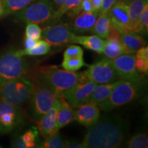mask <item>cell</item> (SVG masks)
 <instances>
[{
    "instance_id": "obj_1",
    "label": "cell",
    "mask_w": 148,
    "mask_h": 148,
    "mask_svg": "<svg viewBox=\"0 0 148 148\" xmlns=\"http://www.w3.org/2000/svg\"><path fill=\"white\" fill-rule=\"evenodd\" d=\"M126 125L119 118L103 117L89 127L82 144L85 148H116L127 137Z\"/></svg>"
},
{
    "instance_id": "obj_2",
    "label": "cell",
    "mask_w": 148,
    "mask_h": 148,
    "mask_svg": "<svg viewBox=\"0 0 148 148\" xmlns=\"http://www.w3.org/2000/svg\"><path fill=\"white\" fill-rule=\"evenodd\" d=\"M143 86V79L140 81L120 79L109 97L98 104V106L101 110L110 111L132 102L142 95Z\"/></svg>"
},
{
    "instance_id": "obj_3",
    "label": "cell",
    "mask_w": 148,
    "mask_h": 148,
    "mask_svg": "<svg viewBox=\"0 0 148 148\" xmlns=\"http://www.w3.org/2000/svg\"><path fill=\"white\" fill-rule=\"evenodd\" d=\"M85 77V72L66 71L58 66H42L40 69V81L49 86L58 95L69 89Z\"/></svg>"
},
{
    "instance_id": "obj_4",
    "label": "cell",
    "mask_w": 148,
    "mask_h": 148,
    "mask_svg": "<svg viewBox=\"0 0 148 148\" xmlns=\"http://www.w3.org/2000/svg\"><path fill=\"white\" fill-rule=\"evenodd\" d=\"M22 49L10 48L0 54V84L25 77L28 71V62Z\"/></svg>"
},
{
    "instance_id": "obj_5",
    "label": "cell",
    "mask_w": 148,
    "mask_h": 148,
    "mask_svg": "<svg viewBox=\"0 0 148 148\" xmlns=\"http://www.w3.org/2000/svg\"><path fill=\"white\" fill-rule=\"evenodd\" d=\"M34 89V84L25 76L6 81L0 84V100L20 107L29 100Z\"/></svg>"
},
{
    "instance_id": "obj_6",
    "label": "cell",
    "mask_w": 148,
    "mask_h": 148,
    "mask_svg": "<svg viewBox=\"0 0 148 148\" xmlns=\"http://www.w3.org/2000/svg\"><path fill=\"white\" fill-rule=\"evenodd\" d=\"M58 95L51 88L40 81L29 99L27 113L31 119L37 122L53 106Z\"/></svg>"
},
{
    "instance_id": "obj_7",
    "label": "cell",
    "mask_w": 148,
    "mask_h": 148,
    "mask_svg": "<svg viewBox=\"0 0 148 148\" xmlns=\"http://www.w3.org/2000/svg\"><path fill=\"white\" fill-rule=\"evenodd\" d=\"M56 10L50 0H36L14 14L18 21L36 24H51Z\"/></svg>"
},
{
    "instance_id": "obj_8",
    "label": "cell",
    "mask_w": 148,
    "mask_h": 148,
    "mask_svg": "<svg viewBox=\"0 0 148 148\" xmlns=\"http://www.w3.org/2000/svg\"><path fill=\"white\" fill-rule=\"evenodd\" d=\"M84 72L88 79L97 84H108L120 80L112 64V60L106 57L88 65L87 70Z\"/></svg>"
},
{
    "instance_id": "obj_9",
    "label": "cell",
    "mask_w": 148,
    "mask_h": 148,
    "mask_svg": "<svg viewBox=\"0 0 148 148\" xmlns=\"http://www.w3.org/2000/svg\"><path fill=\"white\" fill-rule=\"evenodd\" d=\"M97 84V83L88 79L85 75V77L77 84L63 92L62 95L73 108H76L87 101Z\"/></svg>"
},
{
    "instance_id": "obj_10",
    "label": "cell",
    "mask_w": 148,
    "mask_h": 148,
    "mask_svg": "<svg viewBox=\"0 0 148 148\" xmlns=\"http://www.w3.org/2000/svg\"><path fill=\"white\" fill-rule=\"evenodd\" d=\"M73 35L67 24L56 22L44 27L41 38L51 46L60 47L71 43Z\"/></svg>"
},
{
    "instance_id": "obj_11",
    "label": "cell",
    "mask_w": 148,
    "mask_h": 148,
    "mask_svg": "<svg viewBox=\"0 0 148 148\" xmlns=\"http://www.w3.org/2000/svg\"><path fill=\"white\" fill-rule=\"evenodd\" d=\"M24 122L25 117L20 107L0 100V132H10Z\"/></svg>"
},
{
    "instance_id": "obj_12",
    "label": "cell",
    "mask_w": 148,
    "mask_h": 148,
    "mask_svg": "<svg viewBox=\"0 0 148 148\" xmlns=\"http://www.w3.org/2000/svg\"><path fill=\"white\" fill-rule=\"evenodd\" d=\"M114 69L120 79L130 81L142 80V77L135 67V54H122L112 60Z\"/></svg>"
},
{
    "instance_id": "obj_13",
    "label": "cell",
    "mask_w": 148,
    "mask_h": 148,
    "mask_svg": "<svg viewBox=\"0 0 148 148\" xmlns=\"http://www.w3.org/2000/svg\"><path fill=\"white\" fill-rule=\"evenodd\" d=\"M107 13L110 18V23L119 29L120 32H132L128 6L124 1L116 0Z\"/></svg>"
},
{
    "instance_id": "obj_14",
    "label": "cell",
    "mask_w": 148,
    "mask_h": 148,
    "mask_svg": "<svg viewBox=\"0 0 148 148\" xmlns=\"http://www.w3.org/2000/svg\"><path fill=\"white\" fill-rule=\"evenodd\" d=\"M100 118V108L97 103L87 101L76 108L75 121L84 127L94 125Z\"/></svg>"
},
{
    "instance_id": "obj_15",
    "label": "cell",
    "mask_w": 148,
    "mask_h": 148,
    "mask_svg": "<svg viewBox=\"0 0 148 148\" xmlns=\"http://www.w3.org/2000/svg\"><path fill=\"white\" fill-rule=\"evenodd\" d=\"M98 16V12H81L77 14L72 21L69 28L74 34H84L91 32L96 19Z\"/></svg>"
},
{
    "instance_id": "obj_16",
    "label": "cell",
    "mask_w": 148,
    "mask_h": 148,
    "mask_svg": "<svg viewBox=\"0 0 148 148\" xmlns=\"http://www.w3.org/2000/svg\"><path fill=\"white\" fill-rule=\"evenodd\" d=\"M59 105H60V99L58 96L56 99L53 106L44 114L39 121L36 122L37 130L43 138L57 132L55 130V123Z\"/></svg>"
},
{
    "instance_id": "obj_17",
    "label": "cell",
    "mask_w": 148,
    "mask_h": 148,
    "mask_svg": "<svg viewBox=\"0 0 148 148\" xmlns=\"http://www.w3.org/2000/svg\"><path fill=\"white\" fill-rule=\"evenodd\" d=\"M60 99V105L57 110L56 119L55 123L56 132H58L59 130L66 125H69L71 122L75 121V110L69 104L63 95H58Z\"/></svg>"
},
{
    "instance_id": "obj_18",
    "label": "cell",
    "mask_w": 148,
    "mask_h": 148,
    "mask_svg": "<svg viewBox=\"0 0 148 148\" xmlns=\"http://www.w3.org/2000/svg\"><path fill=\"white\" fill-rule=\"evenodd\" d=\"M103 45L102 53L106 58L112 59L116 58L122 54L132 53L122 44L121 38L108 36Z\"/></svg>"
},
{
    "instance_id": "obj_19",
    "label": "cell",
    "mask_w": 148,
    "mask_h": 148,
    "mask_svg": "<svg viewBox=\"0 0 148 148\" xmlns=\"http://www.w3.org/2000/svg\"><path fill=\"white\" fill-rule=\"evenodd\" d=\"M104 42V39L95 34L91 36H79L74 34L71 43L79 44L86 49L97 53H102Z\"/></svg>"
},
{
    "instance_id": "obj_20",
    "label": "cell",
    "mask_w": 148,
    "mask_h": 148,
    "mask_svg": "<svg viewBox=\"0 0 148 148\" xmlns=\"http://www.w3.org/2000/svg\"><path fill=\"white\" fill-rule=\"evenodd\" d=\"M38 131L36 127H32L12 140L11 147L14 148H32L39 147Z\"/></svg>"
},
{
    "instance_id": "obj_21",
    "label": "cell",
    "mask_w": 148,
    "mask_h": 148,
    "mask_svg": "<svg viewBox=\"0 0 148 148\" xmlns=\"http://www.w3.org/2000/svg\"><path fill=\"white\" fill-rule=\"evenodd\" d=\"M117 82L118 81L108 83V84H97L87 101H92V102L97 103V105L103 102L109 97L112 89L117 84Z\"/></svg>"
},
{
    "instance_id": "obj_22",
    "label": "cell",
    "mask_w": 148,
    "mask_h": 148,
    "mask_svg": "<svg viewBox=\"0 0 148 148\" xmlns=\"http://www.w3.org/2000/svg\"><path fill=\"white\" fill-rule=\"evenodd\" d=\"M121 41L129 51L135 53L140 47L145 45L146 42L138 33H121Z\"/></svg>"
},
{
    "instance_id": "obj_23",
    "label": "cell",
    "mask_w": 148,
    "mask_h": 148,
    "mask_svg": "<svg viewBox=\"0 0 148 148\" xmlns=\"http://www.w3.org/2000/svg\"><path fill=\"white\" fill-rule=\"evenodd\" d=\"M123 1H124L128 6L132 32H133V27L137 22L144 8L148 5V0H123Z\"/></svg>"
},
{
    "instance_id": "obj_24",
    "label": "cell",
    "mask_w": 148,
    "mask_h": 148,
    "mask_svg": "<svg viewBox=\"0 0 148 148\" xmlns=\"http://www.w3.org/2000/svg\"><path fill=\"white\" fill-rule=\"evenodd\" d=\"M36 0H2V16L14 14Z\"/></svg>"
},
{
    "instance_id": "obj_25",
    "label": "cell",
    "mask_w": 148,
    "mask_h": 148,
    "mask_svg": "<svg viewBox=\"0 0 148 148\" xmlns=\"http://www.w3.org/2000/svg\"><path fill=\"white\" fill-rule=\"evenodd\" d=\"M96 19L91 32L103 39H106L108 36L110 20L108 13L99 14Z\"/></svg>"
},
{
    "instance_id": "obj_26",
    "label": "cell",
    "mask_w": 148,
    "mask_h": 148,
    "mask_svg": "<svg viewBox=\"0 0 148 148\" xmlns=\"http://www.w3.org/2000/svg\"><path fill=\"white\" fill-rule=\"evenodd\" d=\"M82 1V0H65L59 8L56 9L51 23L58 22L64 14L80 7Z\"/></svg>"
},
{
    "instance_id": "obj_27",
    "label": "cell",
    "mask_w": 148,
    "mask_h": 148,
    "mask_svg": "<svg viewBox=\"0 0 148 148\" xmlns=\"http://www.w3.org/2000/svg\"><path fill=\"white\" fill-rule=\"evenodd\" d=\"M51 46L45 40H39L38 43L34 47L28 49H23L22 53L24 56H39L47 54L49 52Z\"/></svg>"
},
{
    "instance_id": "obj_28",
    "label": "cell",
    "mask_w": 148,
    "mask_h": 148,
    "mask_svg": "<svg viewBox=\"0 0 148 148\" xmlns=\"http://www.w3.org/2000/svg\"><path fill=\"white\" fill-rule=\"evenodd\" d=\"M65 140L60 136L58 132L44 137V140L40 144L42 148H63Z\"/></svg>"
},
{
    "instance_id": "obj_29",
    "label": "cell",
    "mask_w": 148,
    "mask_h": 148,
    "mask_svg": "<svg viewBox=\"0 0 148 148\" xmlns=\"http://www.w3.org/2000/svg\"><path fill=\"white\" fill-rule=\"evenodd\" d=\"M148 32V5L144 8L137 22L133 27V32L147 35Z\"/></svg>"
},
{
    "instance_id": "obj_30",
    "label": "cell",
    "mask_w": 148,
    "mask_h": 148,
    "mask_svg": "<svg viewBox=\"0 0 148 148\" xmlns=\"http://www.w3.org/2000/svg\"><path fill=\"white\" fill-rule=\"evenodd\" d=\"M84 58L83 57H77V58H64L61 64V67L63 69L69 71H76L77 70L86 66Z\"/></svg>"
},
{
    "instance_id": "obj_31",
    "label": "cell",
    "mask_w": 148,
    "mask_h": 148,
    "mask_svg": "<svg viewBox=\"0 0 148 148\" xmlns=\"http://www.w3.org/2000/svg\"><path fill=\"white\" fill-rule=\"evenodd\" d=\"M126 147L129 148H147L148 147L147 135L145 132L136 134L127 140Z\"/></svg>"
},
{
    "instance_id": "obj_32",
    "label": "cell",
    "mask_w": 148,
    "mask_h": 148,
    "mask_svg": "<svg viewBox=\"0 0 148 148\" xmlns=\"http://www.w3.org/2000/svg\"><path fill=\"white\" fill-rule=\"evenodd\" d=\"M42 29L38 24L28 23L25 27V37L40 40L41 38Z\"/></svg>"
},
{
    "instance_id": "obj_33",
    "label": "cell",
    "mask_w": 148,
    "mask_h": 148,
    "mask_svg": "<svg viewBox=\"0 0 148 148\" xmlns=\"http://www.w3.org/2000/svg\"><path fill=\"white\" fill-rule=\"evenodd\" d=\"M83 56H84V51L80 46L72 45L69 46L65 49L63 57L64 58H77V57H83Z\"/></svg>"
},
{
    "instance_id": "obj_34",
    "label": "cell",
    "mask_w": 148,
    "mask_h": 148,
    "mask_svg": "<svg viewBox=\"0 0 148 148\" xmlns=\"http://www.w3.org/2000/svg\"><path fill=\"white\" fill-rule=\"evenodd\" d=\"M135 67L138 72L143 73H147L148 60L144 58H135Z\"/></svg>"
},
{
    "instance_id": "obj_35",
    "label": "cell",
    "mask_w": 148,
    "mask_h": 148,
    "mask_svg": "<svg viewBox=\"0 0 148 148\" xmlns=\"http://www.w3.org/2000/svg\"><path fill=\"white\" fill-rule=\"evenodd\" d=\"M116 1V0H103L101 8L98 12V15L101 14L107 13Z\"/></svg>"
},
{
    "instance_id": "obj_36",
    "label": "cell",
    "mask_w": 148,
    "mask_h": 148,
    "mask_svg": "<svg viewBox=\"0 0 148 148\" xmlns=\"http://www.w3.org/2000/svg\"><path fill=\"white\" fill-rule=\"evenodd\" d=\"M135 58H144L146 60H148V47H140L135 52Z\"/></svg>"
},
{
    "instance_id": "obj_37",
    "label": "cell",
    "mask_w": 148,
    "mask_h": 148,
    "mask_svg": "<svg viewBox=\"0 0 148 148\" xmlns=\"http://www.w3.org/2000/svg\"><path fill=\"white\" fill-rule=\"evenodd\" d=\"M64 147L65 148H85L82 143H79L76 140H69L64 142Z\"/></svg>"
},
{
    "instance_id": "obj_38",
    "label": "cell",
    "mask_w": 148,
    "mask_h": 148,
    "mask_svg": "<svg viewBox=\"0 0 148 148\" xmlns=\"http://www.w3.org/2000/svg\"><path fill=\"white\" fill-rule=\"evenodd\" d=\"M38 41H39V40L25 37V40H24V49H30V48L34 47V46L37 45Z\"/></svg>"
},
{
    "instance_id": "obj_39",
    "label": "cell",
    "mask_w": 148,
    "mask_h": 148,
    "mask_svg": "<svg viewBox=\"0 0 148 148\" xmlns=\"http://www.w3.org/2000/svg\"><path fill=\"white\" fill-rule=\"evenodd\" d=\"M80 5L82 12H90L92 11V7L90 0H82Z\"/></svg>"
},
{
    "instance_id": "obj_40",
    "label": "cell",
    "mask_w": 148,
    "mask_h": 148,
    "mask_svg": "<svg viewBox=\"0 0 148 148\" xmlns=\"http://www.w3.org/2000/svg\"><path fill=\"white\" fill-rule=\"evenodd\" d=\"M92 7V11L99 12L100 10L103 0H90Z\"/></svg>"
},
{
    "instance_id": "obj_41",
    "label": "cell",
    "mask_w": 148,
    "mask_h": 148,
    "mask_svg": "<svg viewBox=\"0 0 148 148\" xmlns=\"http://www.w3.org/2000/svg\"><path fill=\"white\" fill-rule=\"evenodd\" d=\"M65 0H53V4L54 5L55 8H58L60 6Z\"/></svg>"
},
{
    "instance_id": "obj_42",
    "label": "cell",
    "mask_w": 148,
    "mask_h": 148,
    "mask_svg": "<svg viewBox=\"0 0 148 148\" xmlns=\"http://www.w3.org/2000/svg\"><path fill=\"white\" fill-rule=\"evenodd\" d=\"M2 14V0H0V16Z\"/></svg>"
}]
</instances>
